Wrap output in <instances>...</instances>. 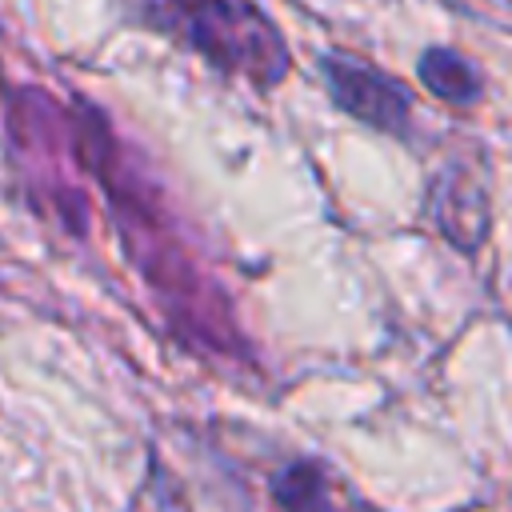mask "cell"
Segmentation results:
<instances>
[{
    "label": "cell",
    "instance_id": "obj_2",
    "mask_svg": "<svg viewBox=\"0 0 512 512\" xmlns=\"http://www.w3.org/2000/svg\"><path fill=\"white\" fill-rule=\"evenodd\" d=\"M324 76H328L332 100L344 112H352L356 120H368L372 128H384V132H404L408 128L412 100L388 76H380L372 68H360L352 60H324Z\"/></svg>",
    "mask_w": 512,
    "mask_h": 512
},
{
    "label": "cell",
    "instance_id": "obj_1",
    "mask_svg": "<svg viewBox=\"0 0 512 512\" xmlns=\"http://www.w3.org/2000/svg\"><path fill=\"white\" fill-rule=\"evenodd\" d=\"M192 44L224 72H244L256 84H276L288 72V48L276 24L248 0H204L188 12Z\"/></svg>",
    "mask_w": 512,
    "mask_h": 512
},
{
    "label": "cell",
    "instance_id": "obj_4",
    "mask_svg": "<svg viewBox=\"0 0 512 512\" xmlns=\"http://www.w3.org/2000/svg\"><path fill=\"white\" fill-rule=\"evenodd\" d=\"M272 500H276L280 512H336L328 476H324V468L312 464V460L288 464V468L272 480Z\"/></svg>",
    "mask_w": 512,
    "mask_h": 512
},
{
    "label": "cell",
    "instance_id": "obj_5",
    "mask_svg": "<svg viewBox=\"0 0 512 512\" xmlns=\"http://www.w3.org/2000/svg\"><path fill=\"white\" fill-rule=\"evenodd\" d=\"M420 80H424L440 100H448V104H472V100L480 96V76H476V68H472L464 56L448 52V48H428V52L420 56Z\"/></svg>",
    "mask_w": 512,
    "mask_h": 512
},
{
    "label": "cell",
    "instance_id": "obj_3",
    "mask_svg": "<svg viewBox=\"0 0 512 512\" xmlns=\"http://www.w3.org/2000/svg\"><path fill=\"white\" fill-rule=\"evenodd\" d=\"M436 220L448 232L452 244L460 248H476L488 232V200L480 188H472V180L452 176L440 192H436Z\"/></svg>",
    "mask_w": 512,
    "mask_h": 512
}]
</instances>
